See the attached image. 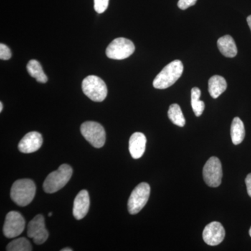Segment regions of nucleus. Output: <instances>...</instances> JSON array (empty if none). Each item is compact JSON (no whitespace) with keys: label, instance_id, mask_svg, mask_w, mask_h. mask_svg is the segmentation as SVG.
Masks as SVG:
<instances>
[{"label":"nucleus","instance_id":"obj_1","mask_svg":"<svg viewBox=\"0 0 251 251\" xmlns=\"http://www.w3.org/2000/svg\"><path fill=\"white\" fill-rule=\"evenodd\" d=\"M184 65L180 60H175L163 68L153 82L154 88L164 90L174 85L182 75Z\"/></svg>","mask_w":251,"mask_h":251},{"label":"nucleus","instance_id":"obj_2","mask_svg":"<svg viewBox=\"0 0 251 251\" xmlns=\"http://www.w3.org/2000/svg\"><path fill=\"white\" fill-rule=\"evenodd\" d=\"M36 185L32 180H17L12 185L11 198L18 206H25L32 202L36 194Z\"/></svg>","mask_w":251,"mask_h":251},{"label":"nucleus","instance_id":"obj_3","mask_svg":"<svg viewBox=\"0 0 251 251\" xmlns=\"http://www.w3.org/2000/svg\"><path fill=\"white\" fill-rule=\"evenodd\" d=\"M73 169L68 164H62L57 171L52 172L48 175L44 181V191L47 193H54L66 186L72 178Z\"/></svg>","mask_w":251,"mask_h":251},{"label":"nucleus","instance_id":"obj_4","mask_svg":"<svg viewBox=\"0 0 251 251\" xmlns=\"http://www.w3.org/2000/svg\"><path fill=\"white\" fill-rule=\"evenodd\" d=\"M84 94L95 102H101L106 98L108 88L105 82L97 75H89L82 81Z\"/></svg>","mask_w":251,"mask_h":251},{"label":"nucleus","instance_id":"obj_5","mask_svg":"<svg viewBox=\"0 0 251 251\" xmlns=\"http://www.w3.org/2000/svg\"><path fill=\"white\" fill-rule=\"evenodd\" d=\"M80 131L86 140L95 148H100L105 145V129L103 126L95 122H86L80 127Z\"/></svg>","mask_w":251,"mask_h":251},{"label":"nucleus","instance_id":"obj_6","mask_svg":"<svg viewBox=\"0 0 251 251\" xmlns=\"http://www.w3.org/2000/svg\"><path fill=\"white\" fill-rule=\"evenodd\" d=\"M150 186L148 183L138 184L132 191L128 201V210L132 215L138 214L148 202Z\"/></svg>","mask_w":251,"mask_h":251},{"label":"nucleus","instance_id":"obj_7","mask_svg":"<svg viewBox=\"0 0 251 251\" xmlns=\"http://www.w3.org/2000/svg\"><path fill=\"white\" fill-rule=\"evenodd\" d=\"M134 51L135 46L131 41L125 38H117L109 44L105 52L109 58L121 60L128 58Z\"/></svg>","mask_w":251,"mask_h":251},{"label":"nucleus","instance_id":"obj_8","mask_svg":"<svg viewBox=\"0 0 251 251\" xmlns=\"http://www.w3.org/2000/svg\"><path fill=\"white\" fill-rule=\"evenodd\" d=\"M222 165L217 157H211L203 168V178L208 186L218 187L222 181Z\"/></svg>","mask_w":251,"mask_h":251},{"label":"nucleus","instance_id":"obj_9","mask_svg":"<svg viewBox=\"0 0 251 251\" xmlns=\"http://www.w3.org/2000/svg\"><path fill=\"white\" fill-rule=\"evenodd\" d=\"M25 227V220L18 211H10L5 219L3 232L5 237L12 239L23 233Z\"/></svg>","mask_w":251,"mask_h":251},{"label":"nucleus","instance_id":"obj_10","mask_svg":"<svg viewBox=\"0 0 251 251\" xmlns=\"http://www.w3.org/2000/svg\"><path fill=\"white\" fill-rule=\"evenodd\" d=\"M27 236L38 245L46 242L49 238V232L46 228L45 219L42 214H38L29 223Z\"/></svg>","mask_w":251,"mask_h":251},{"label":"nucleus","instance_id":"obj_11","mask_svg":"<svg viewBox=\"0 0 251 251\" xmlns=\"http://www.w3.org/2000/svg\"><path fill=\"white\" fill-rule=\"evenodd\" d=\"M226 231L219 222H211L206 226L202 233L203 240L209 246H217L224 241Z\"/></svg>","mask_w":251,"mask_h":251},{"label":"nucleus","instance_id":"obj_12","mask_svg":"<svg viewBox=\"0 0 251 251\" xmlns=\"http://www.w3.org/2000/svg\"><path fill=\"white\" fill-rule=\"evenodd\" d=\"M43 145V138L40 133L31 131L27 133L18 144L21 152L30 153L38 151Z\"/></svg>","mask_w":251,"mask_h":251},{"label":"nucleus","instance_id":"obj_13","mask_svg":"<svg viewBox=\"0 0 251 251\" xmlns=\"http://www.w3.org/2000/svg\"><path fill=\"white\" fill-rule=\"evenodd\" d=\"M90 199L89 193L86 190H82L77 195L74 202L73 214L77 220L83 219L90 209Z\"/></svg>","mask_w":251,"mask_h":251},{"label":"nucleus","instance_id":"obj_14","mask_svg":"<svg viewBox=\"0 0 251 251\" xmlns=\"http://www.w3.org/2000/svg\"><path fill=\"white\" fill-rule=\"evenodd\" d=\"M147 138L143 133L136 132L130 136L129 151L134 159L141 158L146 149Z\"/></svg>","mask_w":251,"mask_h":251},{"label":"nucleus","instance_id":"obj_15","mask_svg":"<svg viewBox=\"0 0 251 251\" xmlns=\"http://www.w3.org/2000/svg\"><path fill=\"white\" fill-rule=\"evenodd\" d=\"M217 46L220 52L224 54L225 57L232 58L237 55V46L232 36L225 35L220 38L218 40Z\"/></svg>","mask_w":251,"mask_h":251},{"label":"nucleus","instance_id":"obj_16","mask_svg":"<svg viewBox=\"0 0 251 251\" xmlns=\"http://www.w3.org/2000/svg\"><path fill=\"white\" fill-rule=\"evenodd\" d=\"M227 82L221 75H214L209 80V92L211 97L217 99L227 89Z\"/></svg>","mask_w":251,"mask_h":251},{"label":"nucleus","instance_id":"obj_17","mask_svg":"<svg viewBox=\"0 0 251 251\" xmlns=\"http://www.w3.org/2000/svg\"><path fill=\"white\" fill-rule=\"evenodd\" d=\"M231 138L234 145H237L242 143L245 138V128L239 117H234L231 125Z\"/></svg>","mask_w":251,"mask_h":251},{"label":"nucleus","instance_id":"obj_18","mask_svg":"<svg viewBox=\"0 0 251 251\" xmlns=\"http://www.w3.org/2000/svg\"><path fill=\"white\" fill-rule=\"evenodd\" d=\"M27 70L31 77H34L36 81L41 83H46L48 81V77L43 70L40 63L35 59H31L28 62Z\"/></svg>","mask_w":251,"mask_h":251},{"label":"nucleus","instance_id":"obj_19","mask_svg":"<svg viewBox=\"0 0 251 251\" xmlns=\"http://www.w3.org/2000/svg\"><path fill=\"white\" fill-rule=\"evenodd\" d=\"M168 115L170 120L174 125L180 127L184 126L186 120H185L183 112L178 104H172L168 110Z\"/></svg>","mask_w":251,"mask_h":251},{"label":"nucleus","instance_id":"obj_20","mask_svg":"<svg viewBox=\"0 0 251 251\" xmlns=\"http://www.w3.org/2000/svg\"><path fill=\"white\" fill-rule=\"evenodd\" d=\"M201 96V90L198 87H193L191 90V105L196 117L201 116L205 108L204 102L200 100Z\"/></svg>","mask_w":251,"mask_h":251},{"label":"nucleus","instance_id":"obj_21","mask_svg":"<svg viewBox=\"0 0 251 251\" xmlns=\"http://www.w3.org/2000/svg\"><path fill=\"white\" fill-rule=\"evenodd\" d=\"M8 251H32L30 242L26 238L21 237L14 239L6 247Z\"/></svg>","mask_w":251,"mask_h":251},{"label":"nucleus","instance_id":"obj_22","mask_svg":"<svg viewBox=\"0 0 251 251\" xmlns=\"http://www.w3.org/2000/svg\"><path fill=\"white\" fill-rule=\"evenodd\" d=\"M94 9L98 14H102L108 9L109 0H94Z\"/></svg>","mask_w":251,"mask_h":251},{"label":"nucleus","instance_id":"obj_23","mask_svg":"<svg viewBox=\"0 0 251 251\" xmlns=\"http://www.w3.org/2000/svg\"><path fill=\"white\" fill-rule=\"evenodd\" d=\"M11 57V52L9 48L4 44H0V59L8 60Z\"/></svg>","mask_w":251,"mask_h":251},{"label":"nucleus","instance_id":"obj_24","mask_svg":"<svg viewBox=\"0 0 251 251\" xmlns=\"http://www.w3.org/2000/svg\"><path fill=\"white\" fill-rule=\"evenodd\" d=\"M198 0H179L178 1V7L180 9L185 10L196 4Z\"/></svg>","mask_w":251,"mask_h":251},{"label":"nucleus","instance_id":"obj_25","mask_svg":"<svg viewBox=\"0 0 251 251\" xmlns=\"http://www.w3.org/2000/svg\"><path fill=\"white\" fill-rule=\"evenodd\" d=\"M245 182L246 185H247L248 194L251 198V173L247 175Z\"/></svg>","mask_w":251,"mask_h":251},{"label":"nucleus","instance_id":"obj_26","mask_svg":"<svg viewBox=\"0 0 251 251\" xmlns=\"http://www.w3.org/2000/svg\"><path fill=\"white\" fill-rule=\"evenodd\" d=\"M247 23L251 30V16H249V17L247 18Z\"/></svg>","mask_w":251,"mask_h":251},{"label":"nucleus","instance_id":"obj_27","mask_svg":"<svg viewBox=\"0 0 251 251\" xmlns=\"http://www.w3.org/2000/svg\"><path fill=\"white\" fill-rule=\"evenodd\" d=\"M72 249H70V248H65V249H63L61 251H72Z\"/></svg>","mask_w":251,"mask_h":251},{"label":"nucleus","instance_id":"obj_28","mask_svg":"<svg viewBox=\"0 0 251 251\" xmlns=\"http://www.w3.org/2000/svg\"><path fill=\"white\" fill-rule=\"evenodd\" d=\"M3 110V103L2 102H0V112L2 111Z\"/></svg>","mask_w":251,"mask_h":251},{"label":"nucleus","instance_id":"obj_29","mask_svg":"<svg viewBox=\"0 0 251 251\" xmlns=\"http://www.w3.org/2000/svg\"><path fill=\"white\" fill-rule=\"evenodd\" d=\"M249 234H250L251 237V227L250 228V230H249Z\"/></svg>","mask_w":251,"mask_h":251},{"label":"nucleus","instance_id":"obj_30","mask_svg":"<svg viewBox=\"0 0 251 251\" xmlns=\"http://www.w3.org/2000/svg\"><path fill=\"white\" fill-rule=\"evenodd\" d=\"M52 216V213H49V217H50V216Z\"/></svg>","mask_w":251,"mask_h":251}]
</instances>
